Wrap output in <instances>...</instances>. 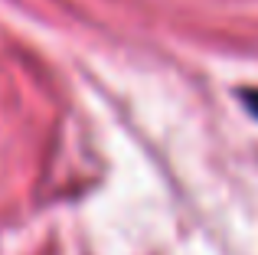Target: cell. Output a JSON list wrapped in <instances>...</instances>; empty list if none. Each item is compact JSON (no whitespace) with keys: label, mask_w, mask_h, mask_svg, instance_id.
Instances as JSON below:
<instances>
[{"label":"cell","mask_w":258,"mask_h":255,"mask_svg":"<svg viewBox=\"0 0 258 255\" xmlns=\"http://www.w3.org/2000/svg\"><path fill=\"white\" fill-rule=\"evenodd\" d=\"M245 105L252 108V115L258 118V89H252V92H245Z\"/></svg>","instance_id":"obj_1"}]
</instances>
